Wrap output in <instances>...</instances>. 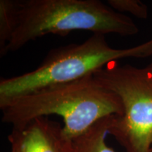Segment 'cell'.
I'll return each mask as SVG.
<instances>
[{"instance_id":"obj_1","label":"cell","mask_w":152,"mask_h":152,"mask_svg":"<svg viewBox=\"0 0 152 152\" xmlns=\"http://www.w3.org/2000/svg\"><path fill=\"white\" fill-rule=\"evenodd\" d=\"M2 122L21 128L37 118L59 115L64 137L72 140L94 123L109 115L123 113L121 99L104 87L94 75L49 85L20 96L0 107Z\"/></svg>"},{"instance_id":"obj_2","label":"cell","mask_w":152,"mask_h":152,"mask_svg":"<svg viewBox=\"0 0 152 152\" xmlns=\"http://www.w3.org/2000/svg\"><path fill=\"white\" fill-rule=\"evenodd\" d=\"M16 30L3 56L49 34L66 36L85 30L130 36L139 32L130 17L99 0H16Z\"/></svg>"},{"instance_id":"obj_3","label":"cell","mask_w":152,"mask_h":152,"mask_svg":"<svg viewBox=\"0 0 152 152\" xmlns=\"http://www.w3.org/2000/svg\"><path fill=\"white\" fill-rule=\"evenodd\" d=\"M152 56V39L136 47H110L105 35L93 34L81 44L53 49L36 69L0 80V107L42 87L81 79L124 58Z\"/></svg>"},{"instance_id":"obj_4","label":"cell","mask_w":152,"mask_h":152,"mask_svg":"<svg viewBox=\"0 0 152 152\" xmlns=\"http://www.w3.org/2000/svg\"><path fill=\"white\" fill-rule=\"evenodd\" d=\"M97 80L121 99L123 113L108 128L126 152H150L152 146V64L144 68L109 64L94 73Z\"/></svg>"},{"instance_id":"obj_5","label":"cell","mask_w":152,"mask_h":152,"mask_svg":"<svg viewBox=\"0 0 152 152\" xmlns=\"http://www.w3.org/2000/svg\"><path fill=\"white\" fill-rule=\"evenodd\" d=\"M62 128L48 117H40L13 128L8 137L11 152H72L71 140L64 137Z\"/></svg>"},{"instance_id":"obj_6","label":"cell","mask_w":152,"mask_h":152,"mask_svg":"<svg viewBox=\"0 0 152 152\" xmlns=\"http://www.w3.org/2000/svg\"><path fill=\"white\" fill-rule=\"evenodd\" d=\"M111 116L100 120L72 140V152H115L106 142Z\"/></svg>"},{"instance_id":"obj_7","label":"cell","mask_w":152,"mask_h":152,"mask_svg":"<svg viewBox=\"0 0 152 152\" xmlns=\"http://www.w3.org/2000/svg\"><path fill=\"white\" fill-rule=\"evenodd\" d=\"M16 22V0H0V57L12 39Z\"/></svg>"},{"instance_id":"obj_8","label":"cell","mask_w":152,"mask_h":152,"mask_svg":"<svg viewBox=\"0 0 152 152\" xmlns=\"http://www.w3.org/2000/svg\"><path fill=\"white\" fill-rule=\"evenodd\" d=\"M109 7L118 13H128L138 18L147 19L148 7L140 0H108Z\"/></svg>"},{"instance_id":"obj_9","label":"cell","mask_w":152,"mask_h":152,"mask_svg":"<svg viewBox=\"0 0 152 152\" xmlns=\"http://www.w3.org/2000/svg\"><path fill=\"white\" fill-rule=\"evenodd\" d=\"M150 152H152V146H151V149H150Z\"/></svg>"}]
</instances>
